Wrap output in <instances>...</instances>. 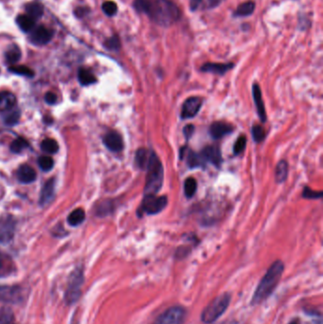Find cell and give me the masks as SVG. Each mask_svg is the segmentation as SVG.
Wrapping results in <instances>:
<instances>
[{
	"instance_id": "cell-19",
	"label": "cell",
	"mask_w": 323,
	"mask_h": 324,
	"mask_svg": "<svg viewBox=\"0 0 323 324\" xmlns=\"http://www.w3.org/2000/svg\"><path fill=\"white\" fill-rule=\"evenodd\" d=\"M153 153H154V151L150 150V149H146V148L139 149L136 153V158H135L136 165L139 167L140 169L145 171V169H146V167L148 165L151 158H152Z\"/></svg>"
},
{
	"instance_id": "cell-28",
	"label": "cell",
	"mask_w": 323,
	"mask_h": 324,
	"mask_svg": "<svg viewBox=\"0 0 323 324\" xmlns=\"http://www.w3.org/2000/svg\"><path fill=\"white\" fill-rule=\"evenodd\" d=\"M288 175V163L285 160H281L276 167V181L283 183Z\"/></svg>"
},
{
	"instance_id": "cell-15",
	"label": "cell",
	"mask_w": 323,
	"mask_h": 324,
	"mask_svg": "<svg viewBox=\"0 0 323 324\" xmlns=\"http://www.w3.org/2000/svg\"><path fill=\"white\" fill-rule=\"evenodd\" d=\"M233 127L229 123L223 121H215L210 127V134L214 140H220L225 136L231 134Z\"/></svg>"
},
{
	"instance_id": "cell-37",
	"label": "cell",
	"mask_w": 323,
	"mask_h": 324,
	"mask_svg": "<svg viewBox=\"0 0 323 324\" xmlns=\"http://www.w3.org/2000/svg\"><path fill=\"white\" fill-rule=\"evenodd\" d=\"M38 164H39L40 168L43 171H49V170H51L53 168L54 161L50 157L44 156V157H41L38 159Z\"/></svg>"
},
{
	"instance_id": "cell-36",
	"label": "cell",
	"mask_w": 323,
	"mask_h": 324,
	"mask_svg": "<svg viewBox=\"0 0 323 324\" xmlns=\"http://www.w3.org/2000/svg\"><path fill=\"white\" fill-rule=\"evenodd\" d=\"M245 146H246V138L244 135H242L237 139L236 142L234 143V147H233L234 155L242 154L245 149Z\"/></svg>"
},
{
	"instance_id": "cell-39",
	"label": "cell",
	"mask_w": 323,
	"mask_h": 324,
	"mask_svg": "<svg viewBox=\"0 0 323 324\" xmlns=\"http://www.w3.org/2000/svg\"><path fill=\"white\" fill-rule=\"evenodd\" d=\"M105 48L110 49V50H118L120 48V41L118 39V36H112L111 38L105 41L104 43Z\"/></svg>"
},
{
	"instance_id": "cell-4",
	"label": "cell",
	"mask_w": 323,
	"mask_h": 324,
	"mask_svg": "<svg viewBox=\"0 0 323 324\" xmlns=\"http://www.w3.org/2000/svg\"><path fill=\"white\" fill-rule=\"evenodd\" d=\"M231 297L229 293H224L212 300L201 314V320L204 323L211 324L216 321L229 307Z\"/></svg>"
},
{
	"instance_id": "cell-18",
	"label": "cell",
	"mask_w": 323,
	"mask_h": 324,
	"mask_svg": "<svg viewBox=\"0 0 323 324\" xmlns=\"http://www.w3.org/2000/svg\"><path fill=\"white\" fill-rule=\"evenodd\" d=\"M54 191H55V181L53 178L47 180L44 187L41 190L40 195V204L42 206L47 205L48 204L52 198H54Z\"/></svg>"
},
{
	"instance_id": "cell-25",
	"label": "cell",
	"mask_w": 323,
	"mask_h": 324,
	"mask_svg": "<svg viewBox=\"0 0 323 324\" xmlns=\"http://www.w3.org/2000/svg\"><path fill=\"white\" fill-rule=\"evenodd\" d=\"M26 12H27L28 16H31L32 19L36 20V19L41 18L43 16L44 7L42 4H40L38 2H32L26 6Z\"/></svg>"
},
{
	"instance_id": "cell-24",
	"label": "cell",
	"mask_w": 323,
	"mask_h": 324,
	"mask_svg": "<svg viewBox=\"0 0 323 324\" xmlns=\"http://www.w3.org/2000/svg\"><path fill=\"white\" fill-rule=\"evenodd\" d=\"M16 23L23 32H28L33 30L35 20L28 15H21L16 18Z\"/></svg>"
},
{
	"instance_id": "cell-40",
	"label": "cell",
	"mask_w": 323,
	"mask_h": 324,
	"mask_svg": "<svg viewBox=\"0 0 323 324\" xmlns=\"http://www.w3.org/2000/svg\"><path fill=\"white\" fill-rule=\"evenodd\" d=\"M302 197L307 199H319L322 198V192L315 191V190H311L309 187H305L302 191Z\"/></svg>"
},
{
	"instance_id": "cell-23",
	"label": "cell",
	"mask_w": 323,
	"mask_h": 324,
	"mask_svg": "<svg viewBox=\"0 0 323 324\" xmlns=\"http://www.w3.org/2000/svg\"><path fill=\"white\" fill-rule=\"evenodd\" d=\"M255 11V4L252 1H247L240 4L234 12V16L236 17H244V16H251Z\"/></svg>"
},
{
	"instance_id": "cell-32",
	"label": "cell",
	"mask_w": 323,
	"mask_h": 324,
	"mask_svg": "<svg viewBox=\"0 0 323 324\" xmlns=\"http://www.w3.org/2000/svg\"><path fill=\"white\" fill-rule=\"evenodd\" d=\"M41 149L47 154H55L59 150V144L53 139H46L41 143Z\"/></svg>"
},
{
	"instance_id": "cell-9",
	"label": "cell",
	"mask_w": 323,
	"mask_h": 324,
	"mask_svg": "<svg viewBox=\"0 0 323 324\" xmlns=\"http://www.w3.org/2000/svg\"><path fill=\"white\" fill-rule=\"evenodd\" d=\"M200 97H189L182 105L181 118L183 119L195 118L202 106Z\"/></svg>"
},
{
	"instance_id": "cell-33",
	"label": "cell",
	"mask_w": 323,
	"mask_h": 324,
	"mask_svg": "<svg viewBox=\"0 0 323 324\" xmlns=\"http://www.w3.org/2000/svg\"><path fill=\"white\" fill-rule=\"evenodd\" d=\"M9 71L13 73L18 74V75H21V76L29 77V78H31L34 75L32 70L26 66H12L9 68Z\"/></svg>"
},
{
	"instance_id": "cell-22",
	"label": "cell",
	"mask_w": 323,
	"mask_h": 324,
	"mask_svg": "<svg viewBox=\"0 0 323 324\" xmlns=\"http://www.w3.org/2000/svg\"><path fill=\"white\" fill-rule=\"evenodd\" d=\"M16 103V96L9 91L0 92V111L11 110Z\"/></svg>"
},
{
	"instance_id": "cell-6",
	"label": "cell",
	"mask_w": 323,
	"mask_h": 324,
	"mask_svg": "<svg viewBox=\"0 0 323 324\" xmlns=\"http://www.w3.org/2000/svg\"><path fill=\"white\" fill-rule=\"evenodd\" d=\"M168 204V199L165 196L158 197L157 195H147L142 200V205L139 210V214L154 215L162 212Z\"/></svg>"
},
{
	"instance_id": "cell-35",
	"label": "cell",
	"mask_w": 323,
	"mask_h": 324,
	"mask_svg": "<svg viewBox=\"0 0 323 324\" xmlns=\"http://www.w3.org/2000/svg\"><path fill=\"white\" fill-rule=\"evenodd\" d=\"M251 135H252L253 140L258 143L264 142L267 136L265 129L261 125H253L251 128Z\"/></svg>"
},
{
	"instance_id": "cell-45",
	"label": "cell",
	"mask_w": 323,
	"mask_h": 324,
	"mask_svg": "<svg viewBox=\"0 0 323 324\" xmlns=\"http://www.w3.org/2000/svg\"><path fill=\"white\" fill-rule=\"evenodd\" d=\"M290 324H300L297 320H294V321H292L291 323Z\"/></svg>"
},
{
	"instance_id": "cell-38",
	"label": "cell",
	"mask_w": 323,
	"mask_h": 324,
	"mask_svg": "<svg viewBox=\"0 0 323 324\" xmlns=\"http://www.w3.org/2000/svg\"><path fill=\"white\" fill-rule=\"evenodd\" d=\"M103 11L106 16H115L118 12L117 4L113 1H106L103 4Z\"/></svg>"
},
{
	"instance_id": "cell-3",
	"label": "cell",
	"mask_w": 323,
	"mask_h": 324,
	"mask_svg": "<svg viewBox=\"0 0 323 324\" xmlns=\"http://www.w3.org/2000/svg\"><path fill=\"white\" fill-rule=\"evenodd\" d=\"M145 171L147 172L146 182L144 187L145 196L147 195H157L162 188L164 170L160 159L157 154L154 152L152 155L150 161L146 167Z\"/></svg>"
},
{
	"instance_id": "cell-30",
	"label": "cell",
	"mask_w": 323,
	"mask_h": 324,
	"mask_svg": "<svg viewBox=\"0 0 323 324\" xmlns=\"http://www.w3.org/2000/svg\"><path fill=\"white\" fill-rule=\"evenodd\" d=\"M0 324H16L15 314L12 309L6 306L0 308Z\"/></svg>"
},
{
	"instance_id": "cell-10",
	"label": "cell",
	"mask_w": 323,
	"mask_h": 324,
	"mask_svg": "<svg viewBox=\"0 0 323 324\" xmlns=\"http://www.w3.org/2000/svg\"><path fill=\"white\" fill-rule=\"evenodd\" d=\"M16 223L12 216L0 218V244H6L12 240L15 234Z\"/></svg>"
},
{
	"instance_id": "cell-26",
	"label": "cell",
	"mask_w": 323,
	"mask_h": 324,
	"mask_svg": "<svg viewBox=\"0 0 323 324\" xmlns=\"http://www.w3.org/2000/svg\"><path fill=\"white\" fill-rule=\"evenodd\" d=\"M78 80L82 86H89L97 82L94 74L86 69H80L78 72Z\"/></svg>"
},
{
	"instance_id": "cell-1",
	"label": "cell",
	"mask_w": 323,
	"mask_h": 324,
	"mask_svg": "<svg viewBox=\"0 0 323 324\" xmlns=\"http://www.w3.org/2000/svg\"><path fill=\"white\" fill-rule=\"evenodd\" d=\"M134 8L161 27H170L180 18L179 9L170 0H135Z\"/></svg>"
},
{
	"instance_id": "cell-27",
	"label": "cell",
	"mask_w": 323,
	"mask_h": 324,
	"mask_svg": "<svg viewBox=\"0 0 323 324\" xmlns=\"http://www.w3.org/2000/svg\"><path fill=\"white\" fill-rule=\"evenodd\" d=\"M86 218V214L83 209H77L73 211L68 217V222L72 227H76L80 224H82Z\"/></svg>"
},
{
	"instance_id": "cell-43",
	"label": "cell",
	"mask_w": 323,
	"mask_h": 324,
	"mask_svg": "<svg viewBox=\"0 0 323 324\" xmlns=\"http://www.w3.org/2000/svg\"><path fill=\"white\" fill-rule=\"evenodd\" d=\"M195 133V126L192 124H188L184 127L183 129V134L185 136L186 140L189 141V139L191 138V136Z\"/></svg>"
},
{
	"instance_id": "cell-14",
	"label": "cell",
	"mask_w": 323,
	"mask_h": 324,
	"mask_svg": "<svg viewBox=\"0 0 323 324\" xmlns=\"http://www.w3.org/2000/svg\"><path fill=\"white\" fill-rule=\"evenodd\" d=\"M202 157L205 159L206 162H211L214 166H220L223 162L222 153L218 146H207L204 150L201 152Z\"/></svg>"
},
{
	"instance_id": "cell-41",
	"label": "cell",
	"mask_w": 323,
	"mask_h": 324,
	"mask_svg": "<svg viewBox=\"0 0 323 324\" xmlns=\"http://www.w3.org/2000/svg\"><path fill=\"white\" fill-rule=\"evenodd\" d=\"M19 117H20L19 112L18 111H14L6 117V123L10 124V125H15L16 123H17Z\"/></svg>"
},
{
	"instance_id": "cell-5",
	"label": "cell",
	"mask_w": 323,
	"mask_h": 324,
	"mask_svg": "<svg viewBox=\"0 0 323 324\" xmlns=\"http://www.w3.org/2000/svg\"><path fill=\"white\" fill-rule=\"evenodd\" d=\"M84 271L83 268H76L69 279V284L64 294L67 304L72 305L80 300L82 296V286L84 285Z\"/></svg>"
},
{
	"instance_id": "cell-2",
	"label": "cell",
	"mask_w": 323,
	"mask_h": 324,
	"mask_svg": "<svg viewBox=\"0 0 323 324\" xmlns=\"http://www.w3.org/2000/svg\"><path fill=\"white\" fill-rule=\"evenodd\" d=\"M284 270V263L280 260H277L270 266L254 292L251 300L252 304H260L272 295L280 283Z\"/></svg>"
},
{
	"instance_id": "cell-42",
	"label": "cell",
	"mask_w": 323,
	"mask_h": 324,
	"mask_svg": "<svg viewBox=\"0 0 323 324\" xmlns=\"http://www.w3.org/2000/svg\"><path fill=\"white\" fill-rule=\"evenodd\" d=\"M9 274H10V270L6 269V261L4 259V256L0 253V278L7 276Z\"/></svg>"
},
{
	"instance_id": "cell-31",
	"label": "cell",
	"mask_w": 323,
	"mask_h": 324,
	"mask_svg": "<svg viewBox=\"0 0 323 324\" xmlns=\"http://www.w3.org/2000/svg\"><path fill=\"white\" fill-rule=\"evenodd\" d=\"M197 182L193 177H188L184 182V192L188 198H191L197 192Z\"/></svg>"
},
{
	"instance_id": "cell-44",
	"label": "cell",
	"mask_w": 323,
	"mask_h": 324,
	"mask_svg": "<svg viewBox=\"0 0 323 324\" xmlns=\"http://www.w3.org/2000/svg\"><path fill=\"white\" fill-rule=\"evenodd\" d=\"M45 101L48 104H54L57 102V96L52 92H47L45 96Z\"/></svg>"
},
{
	"instance_id": "cell-21",
	"label": "cell",
	"mask_w": 323,
	"mask_h": 324,
	"mask_svg": "<svg viewBox=\"0 0 323 324\" xmlns=\"http://www.w3.org/2000/svg\"><path fill=\"white\" fill-rule=\"evenodd\" d=\"M225 0H190V10L197 11L198 9L209 10L218 7Z\"/></svg>"
},
{
	"instance_id": "cell-29",
	"label": "cell",
	"mask_w": 323,
	"mask_h": 324,
	"mask_svg": "<svg viewBox=\"0 0 323 324\" xmlns=\"http://www.w3.org/2000/svg\"><path fill=\"white\" fill-rule=\"evenodd\" d=\"M7 62L10 63H16L21 58V50L16 45H13L5 53Z\"/></svg>"
},
{
	"instance_id": "cell-13",
	"label": "cell",
	"mask_w": 323,
	"mask_h": 324,
	"mask_svg": "<svg viewBox=\"0 0 323 324\" xmlns=\"http://www.w3.org/2000/svg\"><path fill=\"white\" fill-rule=\"evenodd\" d=\"M186 157L187 163L189 168H197V167L205 166V159L202 157L201 153H196L192 150H189L188 148L184 147L180 150V158H183Z\"/></svg>"
},
{
	"instance_id": "cell-11",
	"label": "cell",
	"mask_w": 323,
	"mask_h": 324,
	"mask_svg": "<svg viewBox=\"0 0 323 324\" xmlns=\"http://www.w3.org/2000/svg\"><path fill=\"white\" fill-rule=\"evenodd\" d=\"M53 32L45 26H39L35 30H33L31 35V41L34 45L43 46L47 45V43L52 39Z\"/></svg>"
},
{
	"instance_id": "cell-7",
	"label": "cell",
	"mask_w": 323,
	"mask_h": 324,
	"mask_svg": "<svg viewBox=\"0 0 323 324\" xmlns=\"http://www.w3.org/2000/svg\"><path fill=\"white\" fill-rule=\"evenodd\" d=\"M186 309L179 305H175L161 313L153 324H182L186 318Z\"/></svg>"
},
{
	"instance_id": "cell-8",
	"label": "cell",
	"mask_w": 323,
	"mask_h": 324,
	"mask_svg": "<svg viewBox=\"0 0 323 324\" xmlns=\"http://www.w3.org/2000/svg\"><path fill=\"white\" fill-rule=\"evenodd\" d=\"M25 291L19 285H0V301L18 304L23 302Z\"/></svg>"
},
{
	"instance_id": "cell-16",
	"label": "cell",
	"mask_w": 323,
	"mask_h": 324,
	"mask_svg": "<svg viewBox=\"0 0 323 324\" xmlns=\"http://www.w3.org/2000/svg\"><path fill=\"white\" fill-rule=\"evenodd\" d=\"M252 95L261 121L266 122L267 121V112H266V107H265V103H264L263 96H262V91H261V88L258 84L253 85Z\"/></svg>"
},
{
	"instance_id": "cell-20",
	"label": "cell",
	"mask_w": 323,
	"mask_h": 324,
	"mask_svg": "<svg viewBox=\"0 0 323 324\" xmlns=\"http://www.w3.org/2000/svg\"><path fill=\"white\" fill-rule=\"evenodd\" d=\"M17 178L22 183H32L36 179V172L29 165H22L17 171Z\"/></svg>"
},
{
	"instance_id": "cell-17",
	"label": "cell",
	"mask_w": 323,
	"mask_h": 324,
	"mask_svg": "<svg viewBox=\"0 0 323 324\" xmlns=\"http://www.w3.org/2000/svg\"><path fill=\"white\" fill-rule=\"evenodd\" d=\"M233 63H206L201 67V72L224 75L233 68Z\"/></svg>"
},
{
	"instance_id": "cell-34",
	"label": "cell",
	"mask_w": 323,
	"mask_h": 324,
	"mask_svg": "<svg viewBox=\"0 0 323 324\" xmlns=\"http://www.w3.org/2000/svg\"><path fill=\"white\" fill-rule=\"evenodd\" d=\"M27 147H29V143L25 139H22V138L16 139L11 144V150L13 153H16V154L21 153Z\"/></svg>"
},
{
	"instance_id": "cell-12",
	"label": "cell",
	"mask_w": 323,
	"mask_h": 324,
	"mask_svg": "<svg viewBox=\"0 0 323 324\" xmlns=\"http://www.w3.org/2000/svg\"><path fill=\"white\" fill-rule=\"evenodd\" d=\"M103 143L108 150L115 152V153H118V152L122 151L123 146H124L121 136L114 131L109 132L104 136Z\"/></svg>"
}]
</instances>
